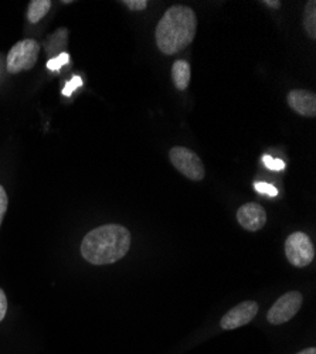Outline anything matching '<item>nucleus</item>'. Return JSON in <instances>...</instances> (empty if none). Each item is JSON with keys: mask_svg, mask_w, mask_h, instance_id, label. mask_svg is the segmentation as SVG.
Here are the masks:
<instances>
[{"mask_svg": "<svg viewBox=\"0 0 316 354\" xmlns=\"http://www.w3.org/2000/svg\"><path fill=\"white\" fill-rule=\"evenodd\" d=\"M81 85H82V80H81L80 77H74L71 81L67 82L66 88L63 90V95L70 97V95L74 93L75 88H78V86H81Z\"/></svg>", "mask_w": 316, "mask_h": 354, "instance_id": "nucleus-18", "label": "nucleus"}, {"mask_svg": "<svg viewBox=\"0 0 316 354\" xmlns=\"http://www.w3.org/2000/svg\"><path fill=\"white\" fill-rule=\"evenodd\" d=\"M169 158L171 165H174L183 176L193 182H200L205 179L206 170L203 162L200 158L187 147L175 146L169 152Z\"/></svg>", "mask_w": 316, "mask_h": 354, "instance_id": "nucleus-4", "label": "nucleus"}, {"mask_svg": "<svg viewBox=\"0 0 316 354\" xmlns=\"http://www.w3.org/2000/svg\"><path fill=\"white\" fill-rule=\"evenodd\" d=\"M263 3L267 5L271 9H279L281 8V2H278V0H264Z\"/></svg>", "mask_w": 316, "mask_h": 354, "instance_id": "nucleus-20", "label": "nucleus"}, {"mask_svg": "<svg viewBox=\"0 0 316 354\" xmlns=\"http://www.w3.org/2000/svg\"><path fill=\"white\" fill-rule=\"evenodd\" d=\"M254 189H255L258 193L267 194V196H270V197L278 196V190H277L274 186H271V185H268V183H264V182H257V183L254 185Z\"/></svg>", "mask_w": 316, "mask_h": 354, "instance_id": "nucleus-15", "label": "nucleus"}, {"mask_svg": "<svg viewBox=\"0 0 316 354\" xmlns=\"http://www.w3.org/2000/svg\"><path fill=\"white\" fill-rule=\"evenodd\" d=\"M237 221L244 230L255 232V231H260L266 225L267 213L260 204L247 203L239 209Z\"/></svg>", "mask_w": 316, "mask_h": 354, "instance_id": "nucleus-8", "label": "nucleus"}, {"mask_svg": "<svg viewBox=\"0 0 316 354\" xmlns=\"http://www.w3.org/2000/svg\"><path fill=\"white\" fill-rule=\"evenodd\" d=\"M304 27H305L306 35L312 40H315L316 39V2L315 0H310V2H308L305 6Z\"/></svg>", "mask_w": 316, "mask_h": 354, "instance_id": "nucleus-12", "label": "nucleus"}, {"mask_svg": "<svg viewBox=\"0 0 316 354\" xmlns=\"http://www.w3.org/2000/svg\"><path fill=\"white\" fill-rule=\"evenodd\" d=\"M51 8V2L50 0H32L28 3V9H27V20L36 24L39 23L50 10Z\"/></svg>", "mask_w": 316, "mask_h": 354, "instance_id": "nucleus-11", "label": "nucleus"}, {"mask_svg": "<svg viewBox=\"0 0 316 354\" xmlns=\"http://www.w3.org/2000/svg\"><path fill=\"white\" fill-rule=\"evenodd\" d=\"M298 354H316V348L315 347H309V348H305V350L299 351Z\"/></svg>", "mask_w": 316, "mask_h": 354, "instance_id": "nucleus-21", "label": "nucleus"}, {"mask_svg": "<svg viewBox=\"0 0 316 354\" xmlns=\"http://www.w3.org/2000/svg\"><path fill=\"white\" fill-rule=\"evenodd\" d=\"M302 301L304 298L301 292H286L271 306V309L267 313V320L271 324H282L285 322H290L299 312Z\"/></svg>", "mask_w": 316, "mask_h": 354, "instance_id": "nucleus-6", "label": "nucleus"}, {"mask_svg": "<svg viewBox=\"0 0 316 354\" xmlns=\"http://www.w3.org/2000/svg\"><path fill=\"white\" fill-rule=\"evenodd\" d=\"M8 313V298H6V293L3 292V289L0 288V322L5 319Z\"/></svg>", "mask_w": 316, "mask_h": 354, "instance_id": "nucleus-19", "label": "nucleus"}, {"mask_svg": "<svg viewBox=\"0 0 316 354\" xmlns=\"http://www.w3.org/2000/svg\"><path fill=\"white\" fill-rule=\"evenodd\" d=\"M196 32L197 17L194 12L182 5L171 6L162 16L156 27L158 48L166 55H174L192 44Z\"/></svg>", "mask_w": 316, "mask_h": 354, "instance_id": "nucleus-2", "label": "nucleus"}, {"mask_svg": "<svg viewBox=\"0 0 316 354\" xmlns=\"http://www.w3.org/2000/svg\"><path fill=\"white\" fill-rule=\"evenodd\" d=\"M131 248V232L120 224L91 230L81 243V255L93 265H109L122 259Z\"/></svg>", "mask_w": 316, "mask_h": 354, "instance_id": "nucleus-1", "label": "nucleus"}, {"mask_svg": "<svg viewBox=\"0 0 316 354\" xmlns=\"http://www.w3.org/2000/svg\"><path fill=\"white\" fill-rule=\"evenodd\" d=\"M8 205H9V197L8 193L5 190V187L0 185V227H2L5 214L8 212Z\"/></svg>", "mask_w": 316, "mask_h": 354, "instance_id": "nucleus-14", "label": "nucleus"}, {"mask_svg": "<svg viewBox=\"0 0 316 354\" xmlns=\"http://www.w3.org/2000/svg\"><path fill=\"white\" fill-rule=\"evenodd\" d=\"M70 62V57L67 53H62L59 57L51 58V60L47 63V68L51 71H57L60 70L64 64H67Z\"/></svg>", "mask_w": 316, "mask_h": 354, "instance_id": "nucleus-13", "label": "nucleus"}, {"mask_svg": "<svg viewBox=\"0 0 316 354\" xmlns=\"http://www.w3.org/2000/svg\"><path fill=\"white\" fill-rule=\"evenodd\" d=\"M258 313V304L255 301H244L240 305L230 309L220 320L223 330H234L248 324Z\"/></svg>", "mask_w": 316, "mask_h": 354, "instance_id": "nucleus-7", "label": "nucleus"}, {"mask_svg": "<svg viewBox=\"0 0 316 354\" xmlns=\"http://www.w3.org/2000/svg\"><path fill=\"white\" fill-rule=\"evenodd\" d=\"M190 77H192V71H190V64L187 62L179 60L174 64V67H171V80H174V84L179 91H185L189 86Z\"/></svg>", "mask_w": 316, "mask_h": 354, "instance_id": "nucleus-10", "label": "nucleus"}, {"mask_svg": "<svg viewBox=\"0 0 316 354\" xmlns=\"http://www.w3.org/2000/svg\"><path fill=\"white\" fill-rule=\"evenodd\" d=\"M288 105L301 116L313 118L316 115V95L308 90H292L286 97Z\"/></svg>", "mask_w": 316, "mask_h": 354, "instance_id": "nucleus-9", "label": "nucleus"}, {"mask_svg": "<svg viewBox=\"0 0 316 354\" xmlns=\"http://www.w3.org/2000/svg\"><path fill=\"white\" fill-rule=\"evenodd\" d=\"M285 255L291 265L297 268H305L315 258V247L308 234L292 232L285 241Z\"/></svg>", "mask_w": 316, "mask_h": 354, "instance_id": "nucleus-5", "label": "nucleus"}, {"mask_svg": "<svg viewBox=\"0 0 316 354\" xmlns=\"http://www.w3.org/2000/svg\"><path fill=\"white\" fill-rule=\"evenodd\" d=\"M40 54V44L33 39H24L16 43L9 54H8V62L6 67L8 71L12 74H19L21 71L32 70Z\"/></svg>", "mask_w": 316, "mask_h": 354, "instance_id": "nucleus-3", "label": "nucleus"}, {"mask_svg": "<svg viewBox=\"0 0 316 354\" xmlns=\"http://www.w3.org/2000/svg\"><path fill=\"white\" fill-rule=\"evenodd\" d=\"M263 162L266 165V167H268L270 170H275V171H279V170H284L285 169V163L279 159H274L268 155L263 156Z\"/></svg>", "mask_w": 316, "mask_h": 354, "instance_id": "nucleus-16", "label": "nucleus"}, {"mask_svg": "<svg viewBox=\"0 0 316 354\" xmlns=\"http://www.w3.org/2000/svg\"><path fill=\"white\" fill-rule=\"evenodd\" d=\"M124 5H127V8L129 10L133 12H142L148 8V0H125Z\"/></svg>", "mask_w": 316, "mask_h": 354, "instance_id": "nucleus-17", "label": "nucleus"}]
</instances>
